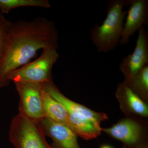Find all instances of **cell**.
Listing matches in <instances>:
<instances>
[{"label":"cell","mask_w":148,"mask_h":148,"mask_svg":"<svg viewBox=\"0 0 148 148\" xmlns=\"http://www.w3.org/2000/svg\"><path fill=\"white\" fill-rule=\"evenodd\" d=\"M126 3V0L109 1L105 20L101 25L96 24L90 29L91 40L98 52L107 53L119 45L127 14V11L123 10Z\"/></svg>","instance_id":"cell-2"},{"label":"cell","mask_w":148,"mask_h":148,"mask_svg":"<svg viewBox=\"0 0 148 148\" xmlns=\"http://www.w3.org/2000/svg\"><path fill=\"white\" fill-rule=\"evenodd\" d=\"M68 114V125L77 136L86 140H91L101 134L102 128L99 125L84 117Z\"/></svg>","instance_id":"cell-11"},{"label":"cell","mask_w":148,"mask_h":148,"mask_svg":"<svg viewBox=\"0 0 148 148\" xmlns=\"http://www.w3.org/2000/svg\"><path fill=\"white\" fill-rule=\"evenodd\" d=\"M126 5H129L126 20L119 45H124L129 38L148 22V0H126Z\"/></svg>","instance_id":"cell-7"},{"label":"cell","mask_w":148,"mask_h":148,"mask_svg":"<svg viewBox=\"0 0 148 148\" xmlns=\"http://www.w3.org/2000/svg\"><path fill=\"white\" fill-rule=\"evenodd\" d=\"M19 96L18 114L32 121L40 123L45 118L42 96V84L14 83Z\"/></svg>","instance_id":"cell-5"},{"label":"cell","mask_w":148,"mask_h":148,"mask_svg":"<svg viewBox=\"0 0 148 148\" xmlns=\"http://www.w3.org/2000/svg\"><path fill=\"white\" fill-rule=\"evenodd\" d=\"M139 97L147 98L148 94V64L143 67L134 77L130 83L127 84Z\"/></svg>","instance_id":"cell-15"},{"label":"cell","mask_w":148,"mask_h":148,"mask_svg":"<svg viewBox=\"0 0 148 148\" xmlns=\"http://www.w3.org/2000/svg\"><path fill=\"white\" fill-rule=\"evenodd\" d=\"M101 148H113L111 146L108 145H104L102 146Z\"/></svg>","instance_id":"cell-18"},{"label":"cell","mask_w":148,"mask_h":148,"mask_svg":"<svg viewBox=\"0 0 148 148\" xmlns=\"http://www.w3.org/2000/svg\"><path fill=\"white\" fill-rule=\"evenodd\" d=\"M45 136L52 139L53 148H81L77 135L64 125L45 118L40 122Z\"/></svg>","instance_id":"cell-9"},{"label":"cell","mask_w":148,"mask_h":148,"mask_svg":"<svg viewBox=\"0 0 148 148\" xmlns=\"http://www.w3.org/2000/svg\"><path fill=\"white\" fill-rule=\"evenodd\" d=\"M116 95L120 100L125 101L130 111L140 116H148L147 106L125 83L123 82L118 85Z\"/></svg>","instance_id":"cell-12"},{"label":"cell","mask_w":148,"mask_h":148,"mask_svg":"<svg viewBox=\"0 0 148 148\" xmlns=\"http://www.w3.org/2000/svg\"><path fill=\"white\" fill-rule=\"evenodd\" d=\"M58 34L53 21L43 17L11 22L5 53L0 64V87L8 86L11 72L30 62L40 49L58 48Z\"/></svg>","instance_id":"cell-1"},{"label":"cell","mask_w":148,"mask_h":148,"mask_svg":"<svg viewBox=\"0 0 148 148\" xmlns=\"http://www.w3.org/2000/svg\"><path fill=\"white\" fill-rule=\"evenodd\" d=\"M102 131L127 145L132 146L141 139L142 128L137 122L131 119H125L109 128Z\"/></svg>","instance_id":"cell-10"},{"label":"cell","mask_w":148,"mask_h":148,"mask_svg":"<svg viewBox=\"0 0 148 148\" xmlns=\"http://www.w3.org/2000/svg\"><path fill=\"white\" fill-rule=\"evenodd\" d=\"M138 39L134 51L123 59L119 66L128 84L144 66L148 64V35L145 27L138 30Z\"/></svg>","instance_id":"cell-6"},{"label":"cell","mask_w":148,"mask_h":148,"mask_svg":"<svg viewBox=\"0 0 148 148\" xmlns=\"http://www.w3.org/2000/svg\"><path fill=\"white\" fill-rule=\"evenodd\" d=\"M23 7H33L45 9L51 8L48 0H0V12L8 14L13 9Z\"/></svg>","instance_id":"cell-14"},{"label":"cell","mask_w":148,"mask_h":148,"mask_svg":"<svg viewBox=\"0 0 148 148\" xmlns=\"http://www.w3.org/2000/svg\"><path fill=\"white\" fill-rule=\"evenodd\" d=\"M42 84L45 90L52 98L62 104L68 112L84 117L100 125L101 122L108 119L106 114L92 111L67 98L60 92L52 81Z\"/></svg>","instance_id":"cell-8"},{"label":"cell","mask_w":148,"mask_h":148,"mask_svg":"<svg viewBox=\"0 0 148 148\" xmlns=\"http://www.w3.org/2000/svg\"><path fill=\"white\" fill-rule=\"evenodd\" d=\"M9 138L15 148H53L47 142L40 123L18 114L12 119Z\"/></svg>","instance_id":"cell-4"},{"label":"cell","mask_w":148,"mask_h":148,"mask_svg":"<svg viewBox=\"0 0 148 148\" xmlns=\"http://www.w3.org/2000/svg\"><path fill=\"white\" fill-rule=\"evenodd\" d=\"M42 96L45 118L69 127L68 112L65 107L52 98L43 87Z\"/></svg>","instance_id":"cell-13"},{"label":"cell","mask_w":148,"mask_h":148,"mask_svg":"<svg viewBox=\"0 0 148 148\" xmlns=\"http://www.w3.org/2000/svg\"><path fill=\"white\" fill-rule=\"evenodd\" d=\"M11 21L0 12V64L5 53L8 30Z\"/></svg>","instance_id":"cell-16"},{"label":"cell","mask_w":148,"mask_h":148,"mask_svg":"<svg viewBox=\"0 0 148 148\" xmlns=\"http://www.w3.org/2000/svg\"><path fill=\"white\" fill-rule=\"evenodd\" d=\"M123 148H133L131 147V146H129V145H125L124 146V147H123ZM148 148V147H138L137 148Z\"/></svg>","instance_id":"cell-17"},{"label":"cell","mask_w":148,"mask_h":148,"mask_svg":"<svg viewBox=\"0 0 148 148\" xmlns=\"http://www.w3.org/2000/svg\"><path fill=\"white\" fill-rule=\"evenodd\" d=\"M57 49H42L40 57L9 74L10 82H25L42 84L52 81L51 71L59 55Z\"/></svg>","instance_id":"cell-3"}]
</instances>
